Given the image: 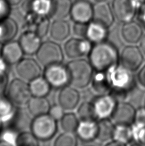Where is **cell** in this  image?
I'll return each mask as SVG.
<instances>
[{
    "mask_svg": "<svg viewBox=\"0 0 145 146\" xmlns=\"http://www.w3.org/2000/svg\"><path fill=\"white\" fill-rule=\"evenodd\" d=\"M92 20L107 28L110 27L114 22V13L109 5L105 1L97 2L94 6V18Z\"/></svg>",
    "mask_w": 145,
    "mask_h": 146,
    "instance_id": "2e32d148",
    "label": "cell"
},
{
    "mask_svg": "<svg viewBox=\"0 0 145 146\" xmlns=\"http://www.w3.org/2000/svg\"><path fill=\"white\" fill-rule=\"evenodd\" d=\"M77 144V137L74 132L64 131L59 135L54 142L56 146H76Z\"/></svg>",
    "mask_w": 145,
    "mask_h": 146,
    "instance_id": "d6a6232c",
    "label": "cell"
},
{
    "mask_svg": "<svg viewBox=\"0 0 145 146\" xmlns=\"http://www.w3.org/2000/svg\"><path fill=\"white\" fill-rule=\"evenodd\" d=\"M23 54L19 42L9 41L1 48V56L7 64H17L22 58Z\"/></svg>",
    "mask_w": 145,
    "mask_h": 146,
    "instance_id": "9a60e30c",
    "label": "cell"
},
{
    "mask_svg": "<svg viewBox=\"0 0 145 146\" xmlns=\"http://www.w3.org/2000/svg\"><path fill=\"white\" fill-rule=\"evenodd\" d=\"M92 48L91 42L86 38H71L65 44V52L69 58L76 59L89 54Z\"/></svg>",
    "mask_w": 145,
    "mask_h": 146,
    "instance_id": "9c48e42d",
    "label": "cell"
},
{
    "mask_svg": "<svg viewBox=\"0 0 145 146\" xmlns=\"http://www.w3.org/2000/svg\"><path fill=\"white\" fill-rule=\"evenodd\" d=\"M88 23H75L73 27V32L74 34L77 36H80V37L86 38L88 29Z\"/></svg>",
    "mask_w": 145,
    "mask_h": 146,
    "instance_id": "ab89813d",
    "label": "cell"
},
{
    "mask_svg": "<svg viewBox=\"0 0 145 146\" xmlns=\"http://www.w3.org/2000/svg\"><path fill=\"white\" fill-rule=\"evenodd\" d=\"M80 100V94L75 88L65 86L59 92L58 96L59 105L65 110H71L76 107Z\"/></svg>",
    "mask_w": 145,
    "mask_h": 146,
    "instance_id": "e0dca14e",
    "label": "cell"
},
{
    "mask_svg": "<svg viewBox=\"0 0 145 146\" xmlns=\"http://www.w3.org/2000/svg\"><path fill=\"white\" fill-rule=\"evenodd\" d=\"M134 121L136 124L145 126V108H141L136 111Z\"/></svg>",
    "mask_w": 145,
    "mask_h": 146,
    "instance_id": "b9f144b4",
    "label": "cell"
},
{
    "mask_svg": "<svg viewBox=\"0 0 145 146\" xmlns=\"http://www.w3.org/2000/svg\"><path fill=\"white\" fill-rule=\"evenodd\" d=\"M16 72L24 81H32L40 76L42 69L40 65L33 58H22L16 65Z\"/></svg>",
    "mask_w": 145,
    "mask_h": 146,
    "instance_id": "8fae6325",
    "label": "cell"
},
{
    "mask_svg": "<svg viewBox=\"0 0 145 146\" xmlns=\"http://www.w3.org/2000/svg\"><path fill=\"white\" fill-rule=\"evenodd\" d=\"M114 15L121 22L132 21L136 12V4L134 0H113Z\"/></svg>",
    "mask_w": 145,
    "mask_h": 146,
    "instance_id": "30bf717a",
    "label": "cell"
},
{
    "mask_svg": "<svg viewBox=\"0 0 145 146\" xmlns=\"http://www.w3.org/2000/svg\"><path fill=\"white\" fill-rule=\"evenodd\" d=\"M10 4L7 0H0V21L9 17Z\"/></svg>",
    "mask_w": 145,
    "mask_h": 146,
    "instance_id": "60d3db41",
    "label": "cell"
},
{
    "mask_svg": "<svg viewBox=\"0 0 145 146\" xmlns=\"http://www.w3.org/2000/svg\"><path fill=\"white\" fill-rule=\"evenodd\" d=\"M3 81H4V76H3L0 77V94H1V92L3 85V84H4Z\"/></svg>",
    "mask_w": 145,
    "mask_h": 146,
    "instance_id": "c3c4849f",
    "label": "cell"
},
{
    "mask_svg": "<svg viewBox=\"0 0 145 146\" xmlns=\"http://www.w3.org/2000/svg\"><path fill=\"white\" fill-rule=\"evenodd\" d=\"M44 77L52 87L61 88L70 83V75L67 66L56 63L45 67Z\"/></svg>",
    "mask_w": 145,
    "mask_h": 146,
    "instance_id": "5b68a950",
    "label": "cell"
},
{
    "mask_svg": "<svg viewBox=\"0 0 145 146\" xmlns=\"http://www.w3.org/2000/svg\"><path fill=\"white\" fill-rule=\"evenodd\" d=\"M144 106H145V103H144Z\"/></svg>",
    "mask_w": 145,
    "mask_h": 146,
    "instance_id": "f907efd6",
    "label": "cell"
},
{
    "mask_svg": "<svg viewBox=\"0 0 145 146\" xmlns=\"http://www.w3.org/2000/svg\"><path fill=\"white\" fill-rule=\"evenodd\" d=\"M100 72L94 77L93 84L95 90L101 94H105L110 88L109 81L105 74L102 73V72Z\"/></svg>",
    "mask_w": 145,
    "mask_h": 146,
    "instance_id": "836d02e7",
    "label": "cell"
},
{
    "mask_svg": "<svg viewBox=\"0 0 145 146\" xmlns=\"http://www.w3.org/2000/svg\"><path fill=\"white\" fill-rule=\"evenodd\" d=\"M113 138L115 139L114 140H116L125 145L130 142L133 138L132 131L129 126L117 125V126L115 127L114 131Z\"/></svg>",
    "mask_w": 145,
    "mask_h": 146,
    "instance_id": "f546056e",
    "label": "cell"
},
{
    "mask_svg": "<svg viewBox=\"0 0 145 146\" xmlns=\"http://www.w3.org/2000/svg\"><path fill=\"white\" fill-rule=\"evenodd\" d=\"M138 80L141 84L145 87V66L139 72Z\"/></svg>",
    "mask_w": 145,
    "mask_h": 146,
    "instance_id": "7bdbcfd3",
    "label": "cell"
},
{
    "mask_svg": "<svg viewBox=\"0 0 145 146\" xmlns=\"http://www.w3.org/2000/svg\"><path fill=\"white\" fill-rule=\"evenodd\" d=\"M132 131L133 138L141 144L145 145V126H139L136 124Z\"/></svg>",
    "mask_w": 145,
    "mask_h": 146,
    "instance_id": "74e56055",
    "label": "cell"
},
{
    "mask_svg": "<svg viewBox=\"0 0 145 146\" xmlns=\"http://www.w3.org/2000/svg\"><path fill=\"white\" fill-rule=\"evenodd\" d=\"M64 110V108L59 105H53L49 108L48 114L55 121H60L65 114Z\"/></svg>",
    "mask_w": 145,
    "mask_h": 146,
    "instance_id": "f35d334b",
    "label": "cell"
},
{
    "mask_svg": "<svg viewBox=\"0 0 145 146\" xmlns=\"http://www.w3.org/2000/svg\"><path fill=\"white\" fill-rule=\"evenodd\" d=\"M96 2H100V1H105L106 0H95Z\"/></svg>",
    "mask_w": 145,
    "mask_h": 146,
    "instance_id": "681fc988",
    "label": "cell"
},
{
    "mask_svg": "<svg viewBox=\"0 0 145 146\" xmlns=\"http://www.w3.org/2000/svg\"><path fill=\"white\" fill-rule=\"evenodd\" d=\"M70 15L75 23H88L94 18V6L86 0H77L72 3Z\"/></svg>",
    "mask_w": 145,
    "mask_h": 146,
    "instance_id": "52a82bcc",
    "label": "cell"
},
{
    "mask_svg": "<svg viewBox=\"0 0 145 146\" xmlns=\"http://www.w3.org/2000/svg\"><path fill=\"white\" fill-rule=\"evenodd\" d=\"M30 88L33 96L45 97L51 91V86L44 77L38 76L30 81Z\"/></svg>",
    "mask_w": 145,
    "mask_h": 146,
    "instance_id": "83f0119b",
    "label": "cell"
},
{
    "mask_svg": "<svg viewBox=\"0 0 145 146\" xmlns=\"http://www.w3.org/2000/svg\"><path fill=\"white\" fill-rule=\"evenodd\" d=\"M31 131L38 140L47 141L51 139L57 131L56 121L48 113L35 117L30 127Z\"/></svg>",
    "mask_w": 145,
    "mask_h": 146,
    "instance_id": "3957f363",
    "label": "cell"
},
{
    "mask_svg": "<svg viewBox=\"0 0 145 146\" xmlns=\"http://www.w3.org/2000/svg\"><path fill=\"white\" fill-rule=\"evenodd\" d=\"M6 64H7L2 57H0V77L5 76V72L6 70Z\"/></svg>",
    "mask_w": 145,
    "mask_h": 146,
    "instance_id": "ee69618b",
    "label": "cell"
},
{
    "mask_svg": "<svg viewBox=\"0 0 145 146\" xmlns=\"http://www.w3.org/2000/svg\"><path fill=\"white\" fill-rule=\"evenodd\" d=\"M30 111L24 108H17L14 111L11 122L12 129L17 132L27 131L32 125V119Z\"/></svg>",
    "mask_w": 145,
    "mask_h": 146,
    "instance_id": "ffe728a7",
    "label": "cell"
},
{
    "mask_svg": "<svg viewBox=\"0 0 145 146\" xmlns=\"http://www.w3.org/2000/svg\"><path fill=\"white\" fill-rule=\"evenodd\" d=\"M72 5L71 0H52L49 16L56 19H63L71 13Z\"/></svg>",
    "mask_w": 145,
    "mask_h": 146,
    "instance_id": "484cf974",
    "label": "cell"
},
{
    "mask_svg": "<svg viewBox=\"0 0 145 146\" xmlns=\"http://www.w3.org/2000/svg\"><path fill=\"white\" fill-rule=\"evenodd\" d=\"M121 34L127 42L135 44L140 40L143 36V29L138 23L130 21L123 25Z\"/></svg>",
    "mask_w": 145,
    "mask_h": 146,
    "instance_id": "7402d4cb",
    "label": "cell"
},
{
    "mask_svg": "<svg viewBox=\"0 0 145 146\" xmlns=\"http://www.w3.org/2000/svg\"><path fill=\"white\" fill-rule=\"evenodd\" d=\"M13 103L7 97L0 96V117L6 119L13 115Z\"/></svg>",
    "mask_w": 145,
    "mask_h": 146,
    "instance_id": "d590c367",
    "label": "cell"
},
{
    "mask_svg": "<svg viewBox=\"0 0 145 146\" xmlns=\"http://www.w3.org/2000/svg\"><path fill=\"white\" fill-rule=\"evenodd\" d=\"M141 40V47L142 51H143V53L145 54V35H143Z\"/></svg>",
    "mask_w": 145,
    "mask_h": 146,
    "instance_id": "bcb514c9",
    "label": "cell"
},
{
    "mask_svg": "<svg viewBox=\"0 0 145 146\" xmlns=\"http://www.w3.org/2000/svg\"><path fill=\"white\" fill-rule=\"evenodd\" d=\"M19 43L24 53L29 55L36 54L42 44L41 38L36 32L28 31L20 35Z\"/></svg>",
    "mask_w": 145,
    "mask_h": 146,
    "instance_id": "ac0fdd59",
    "label": "cell"
},
{
    "mask_svg": "<svg viewBox=\"0 0 145 146\" xmlns=\"http://www.w3.org/2000/svg\"><path fill=\"white\" fill-rule=\"evenodd\" d=\"M27 105L30 114L35 117L48 113L49 110L51 107L50 103L45 97L33 96Z\"/></svg>",
    "mask_w": 145,
    "mask_h": 146,
    "instance_id": "4316f807",
    "label": "cell"
},
{
    "mask_svg": "<svg viewBox=\"0 0 145 146\" xmlns=\"http://www.w3.org/2000/svg\"><path fill=\"white\" fill-rule=\"evenodd\" d=\"M37 58L44 66L61 63L63 60V53L61 46L53 41H46L42 43L36 53Z\"/></svg>",
    "mask_w": 145,
    "mask_h": 146,
    "instance_id": "277c9868",
    "label": "cell"
},
{
    "mask_svg": "<svg viewBox=\"0 0 145 146\" xmlns=\"http://www.w3.org/2000/svg\"><path fill=\"white\" fill-rule=\"evenodd\" d=\"M107 36V28L100 23L92 20L88 24L86 38L91 42L98 43L105 40Z\"/></svg>",
    "mask_w": 145,
    "mask_h": 146,
    "instance_id": "44dd1931",
    "label": "cell"
},
{
    "mask_svg": "<svg viewBox=\"0 0 145 146\" xmlns=\"http://www.w3.org/2000/svg\"><path fill=\"white\" fill-rule=\"evenodd\" d=\"M70 83L74 87L82 88L87 87L93 78V70L90 62L84 59H75L67 65Z\"/></svg>",
    "mask_w": 145,
    "mask_h": 146,
    "instance_id": "7a4b0ae2",
    "label": "cell"
},
{
    "mask_svg": "<svg viewBox=\"0 0 145 146\" xmlns=\"http://www.w3.org/2000/svg\"><path fill=\"white\" fill-rule=\"evenodd\" d=\"M129 71H130L124 67L122 68H114L113 67V70L111 72L110 82L116 88V92L118 91L120 93H123L124 90L129 88L132 85L134 79Z\"/></svg>",
    "mask_w": 145,
    "mask_h": 146,
    "instance_id": "7c38bea8",
    "label": "cell"
},
{
    "mask_svg": "<svg viewBox=\"0 0 145 146\" xmlns=\"http://www.w3.org/2000/svg\"><path fill=\"white\" fill-rule=\"evenodd\" d=\"M30 86L24 80L14 79L7 88V97L17 105H27L32 97Z\"/></svg>",
    "mask_w": 145,
    "mask_h": 146,
    "instance_id": "8992f818",
    "label": "cell"
},
{
    "mask_svg": "<svg viewBox=\"0 0 145 146\" xmlns=\"http://www.w3.org/2000/svg\"><path fill=\"white\" fill-rule=\"evenodd\" d=\"M97 119H107L112 115L116 105V100L112 95H101L93 102Z\"/></svg>",
    "mask_w": 145,
    "mask_h": 146,
    "instance_id": "5bb4252c",
    "label": "cell"
},
{
    "mask_svg": "<svg viewBox=\"0 0 145 146\" xmlns=\"http://www.w3.org/2000/svg\"><path fill=\"white\" fill-rule=\"evenodd\" d=\"M50 35L54 40L62 41L65 40L71 33L69 23L63 19H56L50 27Z\"/></svg>",
    "mask_w": 145,
    "mask_h": 146,
    "instance_id": "d4e9b609",
    "label": "cell"
},
{
    "mask_svg": "<svg viewBox=\"0 0 145 146\" xmlns=\"http://www.w3.org/2000/svg\"><path fill=\"white\" fill-rule=\"evenodd\" d=\"M36 137L32 132L24 131L20 133L17 137L16 145H28L37 146L39 145V142Z\"/></svg>",
    "mask_w": 145,
    "mask_h": 146,
    "instance_id": "e575fe53",
    "label": "cell"
},
{
    "mask_svg": "<svg viewBox=\"0 0 145 146\" xmlns=\"http://www.w3.org/2000/svg\"><path fill=\"white\" fill-rule=\"evenodd\" d=\"M115 127L112 122L107 119H100L98 122V133L97 139L100 141L106 142L113 138Z\"/></svg>",
    "mask_w": 145,
    "mask_h": 146,
    "instance_id": "f1b7e54d",
    "label": "cell"
},
{
    "mask_svg": "<svg viewBox=\"0 0 145 146\" xmlns=\"http://www.w3.org/2000/svg\"><path fill=\"white\" fill-rule=\"evenodd\" d=\"M26 9L41 17L49 16L51 10L52 0H27Z\"/></svg>",
    "mask_w": 145,
    "mask_h": 146,
    "instance_id": "603a6c76",
    "label": "cell"
},
{
    "mask_svg": "<svg viewBox=\"0 0 145 146\" xmlns=\"http://www.w3.org/2000/svg\"><path fill=\"white\" fill-rule=\"evenodd\" d=\"M89 60L94 69L104 72L117 63L118 52L113 44L104 40L95 44L89 53Z\"/></svg>",
    "mask_w": 145,
    "mask_h": 146,
    "instance_id": "6da1fadb",
    "label": "cell"
},
{
    "mask_svg": "<svg viewBox=\"0 0 145 146\" xmlns=\"http://www.w3.org/2000/svg\"><path fill=\"white\" fill-rule=\"evenodd\" d=\"M120 62L122 66L130 71H136L143 62V56L138 47L127 46L121 52Z\"/></svg>",
    "mask_w": 145,
    "mask_h": 146,
    "instance_id": "ba28073f",
    "label": "cell"
},
{
    "mask_svg": "<svg viewBox=\"0 0 145 146\" xmlns=\"http://www.w3.org/2000/svg\"><path fill=\"white\" fill-rule=\"evenodd\" d=\"M136 111L130 104L120 103L116 105L111 115L113 121L117 125L129 126L134 122Z\"/></svg>",
    "mask_w": 145,
    "mask_h": 146,
    "instance_id": "4fadbf2b",
    "label": "cell"
},
{
    "mask_svg": "<svg viewBox=\"0 0 145 146\" xmlns=\"http://www.w3.org/2000/svg\"><path fill=\"white\" fill-rule=\"evenodd\" d=\"M140 19L143 24L145 26V5L143 6L140 12Z\"/></svg>",
    "mask_w": 145,
    "mask_h": 146,
    "instance_id": "f6af8a7d",
    "label": "cell"
},
{
    "mask_svg": "<svg viewBox=\"0 0 145 146\" xmlns=\"http://www.w3.org/2000/svg\"><path fill=\"white\" fill-rule=\"evenodd\" d=\"M77 115L81 121H96L97 119L94 105L89 102H84L79 106Z\"/></svg>",
    "mask_w": 145,
    "mask_h": 146,
    "instance_id": "4dcf8cb0",
    "label": "cell"
},
{
    "mask_svg": "<svg viewBox=\"0 0 145 146\" xmlns=\"http://www.w3.org/2000/svg\"><path fill=\"white\" fill-rule=\"evenodd\" d=\"M77 138L84 142H91L97 139L98 123L95 121H81L76 129Z\"/></svg>",
    "mask_w": 145,
    "mask_h": 146,
    "instance_id": "d6986e66",
    "label": "cell"
},
{
    "mask_svg": "<svg viewBox=\"0 0 145 146\" xmlns=\"http://www.w3.org/2000/svg\"><path fill=\"white\" fill-rule=\"evenodd\" d=\"M77 117L73 113H65L60 120V126L64 131L74 132L78 126Z\"/></svg>",
    "mask_w": 145,
    "mask_h": 146,
    "instance_id": "1f68e13d",
    "label": "cell"
},
{
    "mask_svg": "<svg viewBox=\"0 0 145 146\" xmlns=\"http://www.w3.org/2000/svg\"><path fill=\"white\" fill-rule=\"evenodd\" d=\"M7 1L10 5H17L18 3H19L20 2H21L22 0H7Z\"/></svg>",
    "mask_w": 145,
    "mask_h": 146,
    "instance_id": "7dc6e473",
    "label": "cell"
},
{
    "mask_svg": "<svg viewBox=\"0 0 145 146\" xmlns=\"http://www.w3.org/2000/svg\"><path fill=\"white\" fill-rule=\"evenodd\" d=\"M50 27L51 25L49 19L46 17H43L37 25L35 32L40 38H42L47 35V32L50 30Z\"/></svg>",
    "mask_w": 145,
    "mask_h": 146,
    "instance_id": "8d00e7d4",
    "label": "cell"
},
{
    "mask_svg": "<svg viewBox=\"0 0 145 146\" xmlns=\"http://www.w3.org/2000/svg\"><path fill=\"white\" fill-rule=\"evenodd\" d=\"M17 32V24L12 18L8 17L0 21V42L5 43L12 40Z\"/></svg>",
    "mask_w": 145,
    "mask_h": 146,
    "instance_id": "cb8c5ba5",
    "label": "cell"
}]
</instances>
